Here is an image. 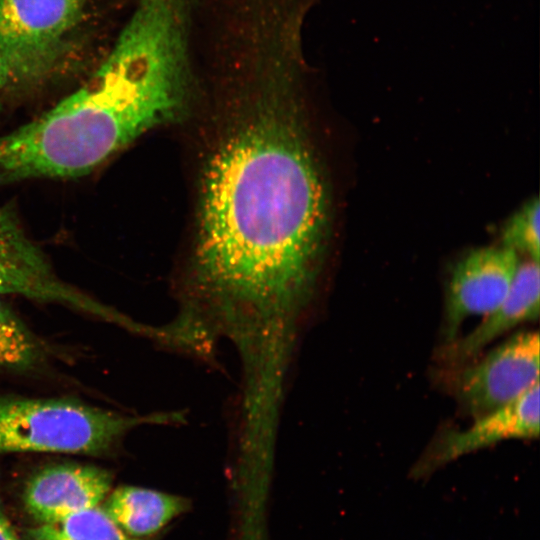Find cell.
<instances>
[{
	"instance_id": "7c38bea8",
	"label": "cell",
	"mask_w": 540,
	"mask_h": 540,
	"mask_svg": "<svg viewBox=\"0 0 540 540\" xmlns=\"http://www.w3.org/2000/svg\"><path fill=\"white\" fill-rule=\"evenodd\" d=\"M22 540H153L126 535L100 506L90 508L59 521L35 524L24 530Z\"/></svg>"
},
{
	"instance_id": "7a4b0ae2",
	"label": "cell",
	"mask_w": 540,
	"mask_h": 540,
	"mask_svg": "<svg viewBox=\"0 0 540 540\" xmlns=\"http://www.w3.org/2000/svg\"><path fill=\"white\" fill-rule=\"evenodd\" d=\"M189 100L153 76L121 43L75 92L0 136V185L84 176Z\"/></svg>"
},
{
	"instance_id": "2e32d148",
	"label": "cell",
	"mask_w": 540,
	"mask_h": 540,
	"mask_svg": "<svg viewBox=\"0 0 540 540\" xmlns=\"http://www.w3.org/2000/svg\"><path fill=\"white\" fill-rule=\"evenodd\" d=\"M9 88V76L4 61L0 55V115L3 108L4 94Z\"/></svg>"
},
{
	"instance_id": "5bb4252c",
	"label": "cell",
	"mask_w": 540,
	"mask_h": 540,
	"mask_svg": "<svg viewBox=\"0 0 540 540\" xmlns=\"http://www.w3.org/2000/svg\"><path fill=\"white\" fill-rule=\"evenodd\" d=\"M539 199L533 196L523 203L504 223L501 245L539 262L540 229Z\"/></svg>"
},
{
	"instance_id": "ba28073f",
	"label": "cell",
	"mask_w": 540,
	"mask_h": 540,
	"mask_svg": "<svg viewBox=\"0 0 540 540\" xmlns=\"http://www.w3.org/2000/svg\"><path fill=\"white\" fill-rule=\"evenodd\" d=\"M539 436V383L512 402L474 418L462 430H450L434 440L413 472H432L461 456L505 440Z\"/></svg>"
},
{
	"instance_id": "30bf717a",
	"label": "cell",
	"mask_w": 540,
	"mask_h": 540,
	"mask_svg": "<svg viewBox=\"0 0 540 540\" xmlns=\"http://www.w3.org/2000/svg\"><path fill=\"white\" fill-rule=\"evenodd\" d=\"M539 262L520 260L511 287L501 304L483 316L471 331L444 343L438 358L448 367L458 366L478 357L483 349L525 322L535 321L540 312Z\"/></svg>"
},
{
	"instance_id": "277c9868",
	"label": "cell",
	"mask_w": 540,
	"mask_h": 540,
	"mask_svg": "<svg viewBox=\"0 0 540 540\" xmlns=\"http://www.w3.org/2000/svg\"><path fill=\"white\" fill-rule=\"evenodd\" d=\"M91 0H0V55L9 87L35 86L55 69Z\"/></svg>"
},
{
	"instance_id": "5b68a950",
	"label": "cell",
	"mask_w": 540,
	"mask_h": 540,
	"mask_svg": "<svg viewBox=\"0 0 540 540\" xmlns=\"http://www.w3.org/2000/svg\"><path fill=\"white\" fill-rule=\"evenodd\" d=\"M539 334L520 331L480 359L448 367L449 390L473 418L504 406L539 383Z\"/></svg>"
},
{
	"instance_id": "8992f818",
	"label": "cell",
	"mask_w": 540,
	"mask_h": 540,
	"mask_svg": "<svg viewBox=\"0 0 540 540\" xmlns=\"http://www.w3.org/2000/svg\"><path fill=\"white\" fill-rule=\"evenodd\" d=\"M0 294L65 305L134 330L135 323L61 280L10 207L0 206Z\"/></svg>"
},
{
	"instance_id": "4fadbf2b",
	"label": "cell",
	"mask_w": 540,
	"mask_h": 540,
	"mask_svg": "<svg viewBox=\"0 0 540 540\" xmlns=\"http://www.w3.org/2000/svg\"><path fill=\"white\" fill-rule=\"evenodd\" d=\"M44 359L42 343L0 297V371L29 372Z\"/></svg>"
},
{
	"instance_id": "9a60e30c",
	"label": "cell",
	"mask_w": 540,
	"mask_h": 540,
	"mask_svg": "<svg viewBox=\"0 0 540 540\" xmlns=\"http://www.w3.org/2000/svg\"><path fill=\"white\" fill-rule=\"evenodd\" d=\"M0 540H22L8 519L0 498Z\"/></svg>"
},
{
	"instance_id": "3957f363",
	"label": "cell",
	"mask_w": 540,
	"mask_h": 540,
	"mask_svg": "<svg viewBox=\"0 0 540 540\" xmlns=\"http://www.w3.org/2000/svg\"><path fill=\"white\" fill-rule=\"evenodd\" d=\"M167 416H128L69 399L0 397V455L20 452L101 455L126 432Z\"/></svg>"
},
{
	"instance_id": "9c48e42d",
	"label": "cell",
	"mask_w": 540,
	"mask_h": 540,
	"mask_svg": "<svg viewBox=\"0 0 540 540\" xmlns=\"http://www.w3.org/2000/svg\"><path fill=\"white\" fill-rule=\"evenodd\" d=\"M112 481L107 470L96 466H47L27 481L23 507L35 524L56 522L100 506L111 491Z\"/></svg>"
},
{
	"instance_id": "6da1fadb",
	"label": "cell",
	"mask_w": 540,
	"mask_h": 540,
	"mask_svg": "<svg viewBox=\"0 0 540 540\" xmlns=\"http://www.w3.org/2000/svg\"><path fill=\"white\" fill-rule=\"evenodd\" d=\"M285 74L226 123L204 165L194 255L215 302L261 316L307 297L329 230V193Z\"/></svg>"
},
{
	"instance_id": "8fae6325",
	"label": "cell",
	"mask_w": 540,
	"mask_h": 540,
	"mask_svg": "<svg viewBox=\"0 0 540 540\" xmlns=\"http://www.w3.org/2000/svg\"><path fill=\"white\" fill-rule=\"evenodd\" d=\"M189 506L184 497L135 486L110 491L100 505L121 531L136 539H153Z\"/></svg>"
},
{
	"instance_id": "52a82bcc",
	"label": "cell",
	"mask_w": 540,
	"mask_h": 540,
	"mask_svg": "<svg viewBox=\"0 0 540 540\" xmlns=\"http://www.w3.org/2000/svg\"><path fill=\"white\" fill-rule=\"evenodd\" d=\"M520 256L502 245L471 250L453 267L444 304V343L458 336L471 316H485L506 297L514 280Z\"/></svg>"
}]
</instances>
